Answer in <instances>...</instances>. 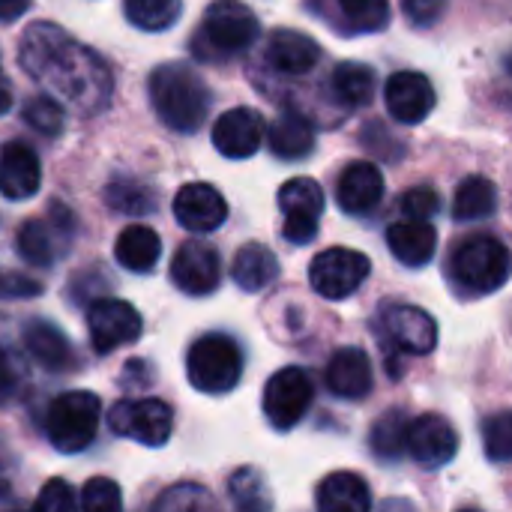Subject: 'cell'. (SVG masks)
<instances>
[{
  "mask_svg": "<svg viewBox=\"0 0 512 512\" xmlns=\"http://www.w3.org/2000/svg\"><path fill=\"white\" fill-rule=\"evenodd\" d=\"M264 141V117L255 108H231L213 126V147L225 159H249Z\"/></svg>",
  "mask_w": 512,
  "mask_h": 512,
  "instance_id": "2e32d148",
  "label": "cell"
},
{
  "mask_svg": "<svg viewBox=\"0 0 512 512\" xmlns=\"http://www.w3.org/2000/svg\"><path fill=\"white\" fill-rule=\"evenodd\" d=\"M228 492H231V501L240 510H270L273 507V498L267 492V480L255 468H240L231 477Z\"/></svg>",
  "mask_w": 512,
  "mask_h": 512,
  "instance_id": "e575fe53",
  "label": "cell"
},
{
  "mask_svg": "<svg viewBox=\"0 0 512 512\" xmlns=\"http://www.w3.org/2000/svg\"><path fill=\"white\" fill-rule=\"evenodd\" d=\"M30 9V0H0V21H15Z\"/></svg>",
  "mask_w": 512,
  "mask_h": 512,
  "instance_id": "f6af8a7d",
  "label": "cell"
},
{
  "mask_svg": "<svg viewBox=\"0 0 512 512\" xmlns=\"http://www.w3.org/2000/svg\"><path fill=\"white\" fill-rule=\"evenodd\" d=\"M42 165L30 144L9 141L0 150V195L9 201H27L39 192Z\"/></svg>",
  "mask_w": 512,
  "mask_h": 512,
  "instance_id": "ac0fdd59",
  "label": "cell"
},
{
  "mask_svg": "<svg viewBox=\"0 0 512 512\" xmlns=\"http://www.w3.org/2000/svg\"><path fill=\"white\" fill-rule=\"evenodd\" d=\"M213 507H216L213 495L195 483H180V486L162 492L156 501V510H213Z\"/></svg>",
  "mask_w": 512,
  "mask_h": 512,
  "instance_id": "74e56055",
  "label": "cell"
},
{
  "mask_svg": "<svg viewBox=\"0 0 512 512\" xmlns=\"http://www.w3.org/2000/svg\"><path fill=\"white\" fill-rule=\"evenodd\" d=\"M369 273H372V261L363 252L333 246V249L315 255V261L309 267V285L315 288V294H321L327 300H345L354 291H360V285L369 279Z\"/></svg>",
  "mask_w": 512,
  "mask_h": 512,
  "instance_id": "ba28073f",
  "label": "cell"
},
{
  "mask_svg": "<svg viewBox=\"0 0 512 512\" xmlns=\"http://www.w3.org/2000/svg\"><path fill=\"white\" fill-rule=\"evenodd\" d=\"M375 69L366 66V63H354V60H345L333 69V93L339 102L345 105H369L372 96H375Z\"/></svg>",
  "mask_w": 512,
  "mask_h": 512,
  "instance_id": "f546056e",
  "label": "cell"
},
{
  "mask_svg": "<svg viewBox=\"0 0 512 512\" xmlns=\"http://www.w3.org/2000/svg\"><path fill=\"white\" fill-rule=\"evenodd\" d=\"M150 102L168 129L192 135L207 120L213 93L192 66L162 63L150 75Z\"/></svg>",
  "mask_w": 512,
  "mask_h": 512,
  "instance_id": "7a4b0ae2",
  "label": "cell"
},
{
  "mask_svg": "<svg viewBox=\"0 0 512 512\" xmlns=\"http://www.w3.org/2000/svg\"><path fill=\"white\" fill-rule=\"evenodd\" d=\"M384 327L396 342V348L408 354H432L438 345V324L420 306H405V303L390 306L384 312Z\"/></svg>",
  "mask_w": 512,
  "mask_h": 512,
  "instance_id": "d6986e66",
  "label": "cell"
},
{
  "mask_svg": "<svg viewBox=\"0 0 512 512\" xmlns=\"http://www.w3.org/2000/svg\"><path fill=\"white\" fill-rule=\"evenodd\" d=\"M171 282L189 297H207L222 282L219 252L201 240H186L171 261Z\"/></svg>",
  "mask_w": 512,
  "mask_h": 512,
  "instance_id": "4fadbf2b",
  "label": "cell"
},
{
  "mask_svg": "<svg viewBox=\"0 0 512 512\" xmlns=\"http://www.w3.org/2000/svg\"><path fill=\"white\" fill-rule=\"evenodd\" d=\"M315 504L324 512H366L372 507V492L360 474L333 471L318 483Z\"/></svg>",
  "mask_w": 512,
  "mask_h": 512,
  "instance_id": "cb8c5ba5",
  "label": "cell"
},
{
  "mask_svg": "<svg viewBox=\"0 0 512 512\" xmlns=\"http://www.w3.org/2000/svg\"><path fill=\"white\" fill-rule=\"evenodd\" d=\"M18 63L63 108H75L84 117L99 114L111 102L114 84L105 60L51 21H36L24 30Z\"/></svg>",
  "mask_w": 512,
  "mask_h": 512,
  "instance_id": "6da1fadb",
  "label": "cell"
},
{
  "mask_svg": "<svg viewBox=\"0 0 512 512\" xmlns=\"http://www.w3.org/2000/svg\"><path fill=\"white\" fill-rule=\"evenodd\" d=\"M498 210V186L489 177H465L453 198V219L456 222H477L489 219Z\"/></svg>",
  "mask_w": 512,
  "mask_h": 512,
  "instance_id": "f1b7e54d",
  "label": "cell"
},
{
  "mask_svg": "<svg viewBox=\"0 0 512 512\" xmlns=\"http://www.w3.org/2000/svg\"><path fill=\"white\" fill-rule=\"evenodd\" d=\"M387 246H390V252L396 255L399 264H405V267H426L435 258L438 234L429 225V219H405V222L390 225Z\"/></svg>",
  "mask_w": 512,
  "mask_h": 512,
  "instance_id": "603a6c76",
  "label": "cell"
},
{
  "mask_svg": "<svg viewBox=\"0 0 512 512\" xmlns=\"http://www.w3.org/2000/svg\"><path fill=\"white\" fill-rule=\"evenodd\" d=\"M108 426L144 447H165L174 432V411L162 399H123L111 405Z\"/></svg>",
  "mask_w": 512,
  "mask_h": 512,
  "instance_id": "9c48e42d",
  "label": "cell"
},
{
  "mask_svg": "<svg viewBox=\"0 0 512 512\" xmlns=\"http://www.w3.org/2000/svg\"><path fill=\"white\" fill-rule=\"evenodd\" d=\"M372 363L369 354L360 348H342L333 354L330 366H327V387L333 396L348 399V402H360L372 393Z\"/></svg>",
  "mask_w": 512,
  "mask_h": 512,
  "instance_id": "44dd1931",
  "label": "cell"
},
{
  "mask_svg": "<svg viewBox=\"0 0 512 512\" xmlns=\"http://www.w3.org/2000/svg\"><path fill=\"white\" fill-rule=\"evenodd\" d=\"M27 354L48 372H66L72 366V345L66 333L48 321H30L21 333Z\"/></svg>",
  "mask_w": 512,
  "mask_h": 512,
  "instance_id": "484cf974",
  "label": "cell"
},
{
  "mask_svg": "<svg viewBox=\"0 0 512 512\" xmlns=\"http://www.w3.org/2000/svg\"><path fill=\"white\" fill-rule=\"evenodd\" d=\"M402 210H405V216H408V219H432V216L441 210V198H438V192H435V189H429V186H417V189L405 192V198H402Z\"/></svg>",
  "mask_w": 512,
  "mask_h": 512,
  "instance_id": "60d3db41",
  "label": "cell"
},
{
  "mask_svg": "<svg viewBox=\"0 0 512 512\" xmlns=\"http://www.w3.org/2000/svg\"><path fill=\"white\" fill-rule=\"evenodd\" d=\"M453 276L474 294H492L510 279V252L492 234H474L453 252Z\"/></svg>",
  "mask_w": 512,
  "mask_h": 512,
  "instance_id": "8992f818",
  "label": "cell"
},
{
  "mask_svg": "<svg viewBox=\"0 0 512 512\" xmlns=\"http://www.w3.org/2000/svg\"><path fill=\"white\" fill-rule=\"evenodd\" d=\"M186 375H189V384L207 396L231 393L243 375V351L231 336L207 333L189 348Z\"/></svg>",
  "mask_w": 512,
  "mask_h": 512,
  "instance_id": "5b68a950",
  "label": "cell"
},
{
  "mask_svg": "<svg viewBox=\"0 0 512 512\" xmlns=\"http://www.w3.org/2000/svg\"><path fill=\"white\" fill-rule=\"evenodd\" d=\"M279 210L285 216L282 237L294 246H306L318 234V219L324 213V192L312 177H294L279 189Z\"/></svg>",
  "mask_w": 512,
  "mask_h": 512,
  "instance_id": "30bf717a",
  "label": "cell"
},
{
  "mask_svg": "<svg viewBox=\"0 0 512 512\" xmlns=\"http://www.w3.org/2000/svg\"><path fill=\"white\" fill-rule=\"evenodd\" d=\"M267 60L285 75H306L321 63V45L300 30H276L267 42Z\"/></svg>",
  "mask_w": 512,
  "mask_h": 512,
  "instance_id": "7402d4cb",
  "label": "cell"
},
{
  "mask_svg": "<svg viewBox=\"0 0 512 512\" xmlns=\"http://www.w3.org/2000/svg\"><path fill=\"white\" fill-rule=\"evenodd\" d=\"M483 441H486V456L495 465H507L512 456V417L507 411L489 417L483 423Z\"/></svg>",
  "mask_w": 512,
  "mask_h": 512,
  "instance_id": "d590c367",
  "label": "cell"
},
{
  "mask_svg": "<svg viewBox=\"0 0 512 512\" xmlns=\"http://www.w3.org/2000/svg\"><path fill=\"white\" fill-rule=\"evenodd\" d=\"M102 420V402L90 390L60 393L45 414V432L57 453H81L93 444Z\"/></svg>",
  "mask_w": 512,
  "mask_h": 512,
  "instance_id": "277c9868",
  "label": "cell"
},
{
  "mask_svg": "<svg viewBox=\"0 0 512 512\" xmlns=\"http://www.w3.org/2000/svg\"><path fill=\"white\" fill-rule=\"evenodd\" d=\"M105 201L126 216H144L150 210H156V192L150 186H144L141 180L129 177V180H114L105 189Z\"/></svg>",
  "mask_w": 512,
  "mask_h": 512,
  "instance_id": "1f68e13d",
  "label": "cell"
},
{
  "mask_svg": "<svg viewBox=\"0 0 512 512\" xmlns=\"http://www.w3.org/2000/svg\"><path fill=\"white\" fill-rule=\"evenodd\" d=\"M270 150L285 162L306 159L315 150L312 120L306 114H300L297 108H285L270 126Z\"/></svg>",
  "mask_w": 512,
  "mask_h": 512,
  "instance_id": "d4e9b609",
  "label": "cell"
},
{
  "mask_svg": "<svg viewBox=\"0 0 512 512\" xmlns=\"http://www.w3.org/2000/svg\"><path fill=\"white\" fill-rule=\"evenodd\" d=\"M24 378L27 372H24L21 357L15 351L0 348V402H9L12 396H18L24 387Z\"/></svg>",
  "mask_w": 512,
  "mask_h": 512,
  "instance_id": "ab89813d",
  "label": "cell"
},
{
  "mask_svg": "<svg viewBox=\"0 0 512 512\" xmlns=\"http://www.w3.org/2000/svg\"><path fill=\"white\" fill-rule=\"evenodd\" d=\"M141 330V312L126 300L102 297L87 309V333L96 354H111L123 345H132Z\"/></svg>",
  "mask_w": 512,
  "mask_h": 512,
  "instance_id": "8fae6325",
  "label": "cell"
},
{
  "mask_svg": "<svg viewBox=\"0 0 512 512\" xmlns=\"http://www.w3.org/2000/svg\"><path fill=\"white\" fill-rule=\"evenodd\" d=\"M81 507L87 512H117L123 507V495L114 480L93 477L81 489Z\"/></svg>",
  "mask_w": 512,
  "mask_h": 512,
  "instance_id": "f35d334b",
  "label": "cell"
},
{
  "mask_svg": "<svg viewBox=\"0 0 512 512\" xmlns=\"http://www.w3.org/2000/svg\"><path fill=\"white\" fill-rule=\"evenodd\" d=\"M39 291H42V285H36L24 276H9L0 282V294H6V297H33Z\"/></svg>",
  "mask_w": 512,
  "mask_h": 512,
  "instance_id": "ee69618b",
  "label": "cell"
},
{
  "mask_svg": "<svg viewBox=\"0 0 512 512\" xmlns=\"http://www.w3.org/2000/svg\"><path fill=\"white\" fill-rule=\"evenodd\" d=\"M24 120L33 129H39L42 135H60L63 132V123H66V114H63V105L54 96H39V99H30L27 102Z\"/></svg>",
  "mask_w": 512,
  "mask_h": 512,
  "instance_id": "8d00e7d4",
  "label": "cell"
},
{
  "mask_svg": "<svg viewBox=\"0 0 512 512\" xmlns=\"http://www.w3.org/2000/svg\"><path fill=\"white\" fill-rule=\"evenodd\" d=\"M180 6V0H126V18L138 30L159 33L177 24Z\"/></svg>",
  "mask_w": 512,
  "mask_h": 512,
  "instance_id": "4dcf8cb0",
  "label": "cell"
},
{
  "mask_svg": "<svg viewBox=\"0 0 512 512\" xmlns=\"http://www.w3.org/2000/svg\"><path fill=\"white\" fill-rule=\"evenodd\" d=\"M336 198L339 207L351 216H366L372 213L381 198H384V177L372 162H351L345 165L339 183H336Z\"/></svg>",
  "mask_w": 512,
  "mask_h": 512,
  "instance_id": "ffe728a7",
  "label": "cell"
},
{
  "mask_svg": "<svg viewBox=\"0 0 512 512\" xmlns=\"http://www.w3.org/2000/svg\"><path fill=\"white\" fill-rule=\"evenodd\" d=\"M315 384L306 369L285 366L264 387V417L276 432H291L312 408Z\"/></svg>",
  "mask_w": 512,
  "mask_h": 512,
  "instance_id": "52a82bcc",
  "label": "cell"
},
{
  "mask_svg": "<svg viewBox=\"0 0 512 512\" xmlns=\"http://www.w3.org/2000/svg\"><path fill=\"white\" fill-rule=\"evenodd\" d=\"M174 216L186 231H216L228 219V204L222 192L210 183H186L174 198Z\"/></svg>",
  "mask_w": 512,
  "mask_h": 512,
  "instance_id": "e0dca14e",
  "label": "cell"
},
{
  "mask_svg": "<svg viewBox=\"0 0 512 512\" xmlns=\"http://www.w3.org/2000/svg\"><path fill=\"white\" fill-rule=\"evenodd\" d=\"M405 450L423 468H444L459 453V435H456V429L444 417L426 414V417H417L414 423H408Z\"/></svg>",
  "mask_w": 512,
  "mask_h": 512,
  "instance_id": "5bb4252c",
  "label": "cell"
},
{
  "mask_svg": "<svg viewBox=\"0 0 512 512\" xmlns=\"http://www.w3.org/2000/svg\"><path fill=\"white\" fill-rule=\"evenodd\" d=\"M384 99H387V111L393 120L405 123V126H414V123H423L438 96H435V87L426 75L420 72H411V69H402L396 75H390L387 87H384Z\"/></svg>",
  "mask_w": 512,
  "mask_h": 512,
  "instance_id": "9a60e30c",
  "label": "cell"
},
{
  "mask_svg": "<svg viewBox=\"0 0 512 512\" xmlns=\"http://www.w3.org/2000/svg\"><path fill=\"white\" fill-rule=\"evenodd\" d=\"M372 450L378 459L384 462H396L405 453V441H408V420L402 411H390L384 414L375 426H372Z\"/></svg>",
  "mask_w": 512,
  "mask_h": 512,
  "instance_id": "d6a6232c",
  "label": "cell"
},
{
  "mask_svg": "<svg viewBox=\"0 0 512 512\" xmlns=\"http://www.w3.org/2000/svg\"><path fill=\"white\" fill-rule=\"evenodd\" d=\"M447 0H402V9L411 24L417 27H432L444 15Z\"/></svg>",
  "mask_w": 512,
  "mask_h": 512,
  "instance_id": "7bdbcfd3",
  "label": "cell"
},
{
  "mask_svg": "<svg viewBox=\"0 0 512 512\" xmlns=\"http://www.w3.org/2000/svg\"><path fill=\"white\" fill-rule=\"evenodd\" d=\"M78 507L72 489L66 480H48L36 498V510H48V512H69Z\"/></svg>",
  "mask_w": 512,
  "mask_h": 512,
  "instance_id": "b9f144b4",
  "label": "cell"
},
{
  "mask_svg": "<svg viewBox=\"0 0 512 512\" xmlns=\"http://www.w3.org/2000/svg\"><path fill=\"white\" fill-rule=\"evenodd\" d=\"M339 9L354 33H378L390 24V0H339Z\"/></svg>",
  "mask_w": 512,
  "mask_h": 512,
  "instance_id": "836d02e7",
  "label": "cell"
},
{
  "mask_svg": "<svg viewBox=\"0 0 512 512\" xmlns=\"http://www.w3.org/2000/svg\"><path fill=\"white\" fill-rule=\"evenodd\" d=\"M162 255V240L153 228L147 225H129L120 231L114 243V258L123 270L132 273H150Z\"/></svg>",
  "mask_w": 512,
  "mask_h": 512,
  "instance_id": "4316f807",
  "label": "cell"
},
{
  "mask_svg": "<svg viewBox=\"0 0 512 512\" xmlns=\"http://www.w3.org/2000/svg\"><path fill=\"white\" fill-rule=\"evenodd\" d=\"M231 276L240 291L255 294V291H264L279 276V261L264 243H249L237 252L231 264Z\"/></svg>",
  "mask_w": 512,
  "mask_h": 512,
  "instance_id": "83f0119b",
  "label": "cell"
},
{
  "mask_svg": "<svg viewBox=\"0 0 512 512\" xmlns=\"http://www.w3.org/2000/svg\"><path fill=\"white\" fill-rule=\"evenodd\" d=\"M258 33H261V21L246 3L213 0L201 27H198L192 48L204 60H219V57L228 60V57L249 51L255 45Z\"/></svg>",
  "mask_w": 512,
  "mask_h": 512,
  "instance_id": "3957f363",
  "label": "cell"
},
{
  "mask_svg": "<svg viewBox=\"0 0 512 512\" xmlns=\"http://www.w3.org/2000/svg\"><path fill=\"white\" fill-rule=\"evenodd\" d=\"M72 225L63 207H51L45 219H27L18 231V255L33 267H51L66 252Z\"/></svg>",
  "mask_w": 512,
  "mask_h": 512,
  "instance_id": "7c38bea8",
  "label": "cell"
},
{
  "mask_svg": "<svg viewBox=\"0 0 512 512\" xmlns=\"http://www.w3.org/2000/svg\"><path fill=\"white\" fill-rule=\"evenodd\" d=\"M9 105H12V90L6 87V81L0 78V114H6L9 111Z\"/></svg>",
  "mask_w": 512,
  "mask_h": 512,
  "instance_id": "bcb514c9",
  "label": "cell"
}]
</instances>
